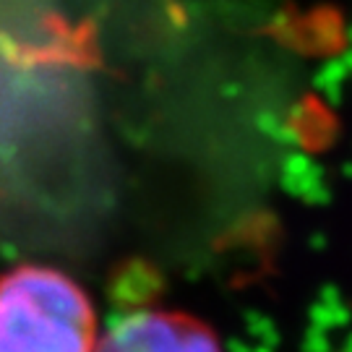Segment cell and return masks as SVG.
Wrapping results in <instances>:
<instances>
[{
    "instance_id": "6da1fadb",
    "label": "cell",
    "mask_w": 352,
    "mask_h": 352,
    "mask_svg": "<svg viewBox=\"0 0 352 352\" xmlns=\"http://www.w3.org/2000/svg\"><path fill=\"white\" fill-rule=\"evenodd\" d=\"M97 316L84 289L50 266L0 277V352H94Z\"/></svg>"
},
{
    "instance_id": "7a4b0ae2",
    "label": "cell",
    "mask_w": 352,
    "mask_h": 352,
    "mask_svg": "<svg viewBox=\"0 0 352 352\" xmlns=\"http://www.w3.org/2000/svg\"><path fill=\"white\" fill-rule=\"evenodd\" d=\"M94 352H222L201 318L183 311H136L118 318Z\"/></svg>"
}]
</instances>
